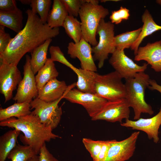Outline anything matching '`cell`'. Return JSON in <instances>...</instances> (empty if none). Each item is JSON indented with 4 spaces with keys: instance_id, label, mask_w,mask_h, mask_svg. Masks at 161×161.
<instances>
[{
    "instance_id": "4dcf8cb0",
    "label": "cell",
    "mask_w": 161,
    "mask_h": 161,
    "mask_svg": "<svg viewBox=\"0 0 161 161\" xmlns=\"http://www.w3.org/2000/svg\"><path fill=\"white\" fill-rule=\"evenodd\" d=\"M82 142L90 154L93 160L96 159L100 151L103 140H94L84 138L82 139Z\"/></svg>"
},
{
    "instance_id": "ab89813d",
    "label": "cell",
    "mask_w": 161,
    "mask_h": 161,
    "mask_svg": "<svg viewBox=\"0 0 161 161\" xmlns=\"http://www.w3.org/2000/svg\"><path fill=\"white\" fill-rule=\"evenodd\" d=\"M19 1L22 4H30L31 0H21Z\"/></svg>"
},
{
    "instance_id": "4316f807",
    "label": "cell",
    "mask_w": 161,
    "mask_h": 161,
    "mask_svg": "<svg viewBox=\"0 0 161 161\" xmlns=\"http://www.w3.org/2000/svg\"><path fill=\"white\" fill-rule=\"evenodd\" d=\"M66 32L74 43L78 42L82 37L81 23L74 17L68 15L63 26Z\"/></svg>"
},
{
    "instance_id": "cb8c5ba5",
    "label": "cell",
    "mask_w": 161,
    "mask_h": 161,
    "mask_svg": "<svg viewBox=\"0 0 161 161\" xmlns=\"http://www.w3.org/2000/svg\"><path fill=\"white\" fill-rule=\"evenodd\" d=\"M20 131L14 129L7 131L0 137V161H5L11 151L17 145Z\"/></svg>"
},
{
    "instance_id": "7c38bea8",
    "label": "cell",
    "mask_w": 161,
    "mask_h": 161,
    "mask_svg": "<svg viewBox=\"0 0 161 161\" xmlns=\"http://www.w3.org/2000/svg\"><path fill=\"white\" fill-rule=\"evenodd\" d=\"M139 131L133 132L127 138L117 141L113 140L104 161H126L133 155Z\"/></svg>"
},
{
    "instance_id": "f546056e",
    "label": "cell",
    "mask_w": 161,
    "mask_h": 161,
    "mask_svg": "<svg viewBox=\"0 0 161 161\" xmlns=\"http://www.w3.org/2000/svg\"><path fill=\"white\" fill-rule=\"evenodd\" d=\"M51 59L53 62H59L72 69L74 72L77 68L70 63L65 57L59 47L51 46L49 48Z\"/></svg>"
},
{
    "instance_id": "d590c367",
    "label": "cell",
    "mask_w": 161,
    "mask_h": 161,
    "mask_svg": "<svg viewBox=\"0 0 161 161\" xmlns=\"http://www.w3.org/2000/svg\"><path fill=\"white\" fill-rule=\"evenodd\" d=\"M112 141L113 140H103L100 151L97 158L93 161H104Z\"/></svg>"
},
{
    "instance_id": "30bf717a",
    "label": "cell",
    "mask_w": 161,
    "mask_h": 161,
    "mask_svg": "<svg viewBox=\"0 0 161 161\" xmlns=\"http://www.w3.org/2000/svg\"><path fill=\"white\" fill-rule=\"evenodd\" d=\"M130 106L125 98L107 101L99 112L91 118L94 121L104 120L122 123L124 119H129Z\"/></svg>"
},
{
    "instance_id": "d6986e66",
    "label": "cell",
    "mask_w": 161,
    "mask_h": 161,
    "mask_svg": "<svg viewBox=\"0 0 161 161\" xmlns=\"http://www.w3.org/2000/svg\"><path fill=\"white\" fill-rule=\"evenodd\" d=\"M23 13L17 7L12 10H0V25L8 28L16 33L23 29Z\"/></svg>"
},
{
    "instance_id": "f35d334b",
    "label": "cell",
    "mask_w": 161,
    "mask_h": 161,
    "mask_svg": "<svg viewBox=\"0 0 161 161\" xmlns=\"http://www.w3.org/2000/svg\"><path fill=\"white\" fill-rule=\"evenodd\" d=\"M86 2L95 5L99 4V1L97 0H85Z\"/></svg>"
},
{
    "instance_id": "e575fe53",
    "label": "cell",
    "mask_w": 161,
    "mask_h": 161,
    "mask_svg": "<svg viewBox=\"0 0 161 161\" xmlns=\"http://www.w3.org/2000/svg\"><path fill=\"white\" fill-rule=\"evenodd\" d=\"M39 161H59L50 153L45 143L40 149Z\"/></svg>"
},
{
    "instance_id": "b9f144b4",
    "label": "cell",
    "mask_w": 161,
    "mask_h": 161,
    "mask_svg": "<svg viewBox=\"0 0 161 161\" xmlns=\"http://www.w3.org/2000/svg\"><path fill=\"white\" fill-rule=\"evenodd\" d=\"M120 0H101L100 2H105L106 1H115V2H117L120 1Z\"/></svg>"
},
{
    "instance_id": "d4e9b609",
    "label": "cell",
    "mask_w": 161,
    "mask_h": 161,
    "mask_svg": "<svg viewBox=\"0 0 161 161\" xmlns=\"http://www.w3.org/2000/svg\"><path fill=\"white\" fill-rule=\"evenodd\" d=\"M30 103H15L6 108L0 109V121L12 117L18 118L31 114Z\"/></svg>"
},
{
    "instance_id": "7bdbcfd3",
    "label": "cell",
    "mask_w": 161,
    "mask_h": 161,
    "mask_svg": "<svg viewBox=\"0 0 161 161\" xmlns=\"http://www.w3.org/2000/svg\"><path fill=\"white\" fill-rule=\"evenodd\" d=\"M156 1L157 4L161 5V0H157Z\"/></svg>"
},
{
    "instance_id": "ac0fdd59",
    "label": "cell",
    "mask_w": 161,
    "mask_h": 161,
    "mask_svg": "<svg viewBox=\"0 0 161 161\" xmlns=\"http://www.w3.org/2000/svg\"><path fill=\"white\" fill-rule=\"evenodd\" d=\"M143 25L138 38L130 47L134 51V55L143 39L156 31L161 30V26L157 24L154 21L148 10L146 9L142 16Z\"/></svg>"
},
{
    "instance_id": "52a82bcc",
    "label": "cell",
    "mask_w": 161,
    "mask_h": 161,
    "mask_svg": "<svg viewBox=\"0 0 161 161\" xmlns=\"http://www.w3.org/2000/svg\"><path fill=\"white\" fill-rule=\"evenodd\" d=\"M63 97L49 102L36 97L30 103L31 109H34L31 113L37 117L41 123L53 130L57 127L61 120L62 110L58 104Z\"/></svg>"
},
{
    "instance_id": "277c9868",
    "label": "cell",
    "mask_w": 161,
    "mask_h": 161,
    "mask_svg": "<svg viewBox=\"0 0 161 161\" xmlns=\"http://www.w3.org/2000/svg\"><path fill=\"white\" fill-rule=\"evenodd\" d=\"M109 13L108 10L101 5L86 2L83 4L79 16L81 20L82 37L93 47L98 43L97 30L101 20Z\"/></svg>"
},
{
    "instance_id": "ba28073f",
    "label": "cell",
    "mask_w": 161,
    "mask_h": 161,
    "mask_svg": "<svg viewBox=\"0 0 161 161\" xmlns=\"http://www.w3.org/2000/svg\"><path fill=\"white\" fill-rule=\"evenodd\" d=\"M76 82L68 86L63 99L73 103L81 105L89 116L92 118L100 110L107 100L94 94L81 92L76 87Z\"/></svg>"
},
{
    "instance_id": "7a4b0ae2",
    "label": "cell",
    "mask_w": 161,
    "mask_h": 161,
    "mask_svg": "<svg viewBox=\"0 0 161 161\" xmlns=\"http://www.w3.org/2000/svg\"><path fill=\"white\" fill-rule=\"evenodd\" d=\"M0 126L7 127L22 132L20 139L25 145L30 146L39 154L46 142L61 138L54 134L52 130L41 123L37 117L31 113L18 118L12 117L0 121Z\"/></svg>"
},
{
    "instance_id": "83f0119b",
    "label": "cell",
    "mask_w": 161,
    "mask_h": 161,
    "mask_svg": "<svg viewBox=\"0 0 161 161\" xmlns=\"http://www.w3.org/2000/svg\"><path fill=\"white\" fill-rule=\"evenodd\" d=\"M38 154L30 146L18 144L10 153L7 158L11 161H28Z\"/></svg>"
},
{
    "instance_id": "5b68a950",
    "label": "cell",
    "mask_w": 161,
    "mask_h": 161,
    "mask_svg": "<svg viewBox=\"0 0 161 161\" xmlns=\"http://www.w3.org/2000/svg\"><path fill=\"white\" fill-rule=\"evenodd\" d=\"M122 79L115 71L103 75L98 74L94 84L95 94L107 101L125 98L126 89Z\"/></svg>"
},
{
    "instance_id": "8d00e7d4",
    "label": "cell",
    "mask_w": 161,
    "mask_h": 161,
    "mask_svg": "<svg viewBox=\"0 0 161 161\" xmlns=\"http://www.w3.org/2000/svg\"><path fill=\"white\" fill-rule=\"evenodd\" d=\"M17 7L16 2L15 0H0V10L10 11Z\"/></svg>"
},
{
    "instance_id": "2e32d148",
    "label": "cell",
    "mask_w": 161,
    "mask_h": 161,
    "mask_svg": "<svg viewBox=\"0 0 161 161\" xmlns=\"http://www.w3.org/2000/svg\"><path fill=\"white\" fill-rule=\"evenodd\" d=\"M135 55V61H145L155 71L161 72V41L139 47Z\"/></svg>"
},
{
    "instance_id": "44dd1931",
    "label": "cell",
    "mask_w": 161,
    "mask_h": 161,
    "mask_svg": "<svg viewBox=\"0 0 161 161\" xmlns=\"http://www.w3.org/2000/svg\"><path fill=\"white\" fill-rule=\"evenodd\" d=\"M68 15V13L61 0H54L52 9L48 15L47 24L52 28L63 26Z\"/></svg>"
},
{
    "instance_id": "603a6c76",
    "label": "cell",
    "mask_w": 161,
    "mask_h": 161,
    "mask_svg": "<svg viewBox=\"0 0 161 161\" xmlns=\"http://www.w3.org/2000/svg\"><path fill=\"white\" fill-rule=\"evenodd\" d=\"M58 75L59 72L55 68L54 62L50 58H48L44 65L35 76L38 92L49 81L56 78Z\"/></svg>"
},
{
    "instance_id": "484cf974",
    "label": "cell",
    "mask_w": 161,
    "mask_h": 161,
    "mask_svg": "<svg viewBox=\"0 0 161 161\" xmlns=\"http://www.w3.org/2000/svg\"><path fill=\"white\" fill-rule=\"evenodd\" d=\"M142 29L128 31L119 34L114 38V44L116 49L124 50L130 48L138 38Z\"/></svg>"
},
{
    "instance_id": "836d02e7",
    "label": "cell",
    "mask_w": 161,
    "mask_h": 161,
    "mask_svg": "<svg viewBox=\"0 0 161 161\" xmlns=\"http://www.w3.org/2000/svg\"><path fill=\"white\" fill-rule=\"evenodd\" d=\"M4 27L0 25V54L5 51L12 39L10 34L5 32Z\"/></svg>"
},
{
    "instance_id": "3957f363",
    "label": "cell",
    "mask_w": 161,
    "mask_h": 161,
    "mask_svg": "<svg viewBox=\"0 0 161 161\" xmlns=\"http://www.w3.org/2000/svg\"><path fill=\"white\" fill-rule=\"evenodd\" d=\"M150 77L144 72L137 73L133 78L125 80L126 99L130 107L134 111V119L140 118L142 113L151 115L154 112L145 100V92L149 86Z\"/></svg>"
},
{
    "instance_id": "e0dca14e",
    "label": "cell",
    "mask_w": 161,
    "mask_h": 161,
    "mask_svg": "<svg viewBox=\"0 0 161 161\" xmlns=\"http://www.w3.org/2000/svg\"><path fill=\"white\" fill-rule=\"evenodd\" d=\"M67 87L64 81L53 79L38 91L37 97L47 102L53 101L63 97Z\"/></svg>"
},
{
    "instance_id": "ffe728a7",
    "label": "cell",
    "mask_w": 161,
    "mask_h": 161,
    "mask_svg": "<svg viewBox=\"0 0 161 161\" xmlns=\"http://www.w3.org/2000/svg\"><path fill=\"white\" fill-rule=\"evenodd\" d=\"M75 72L78 77L77 89L83 92L95 94L94 84L98 73L81 68H77Z\"/></svg>"
},
{
    "instance_id": "9c48e42d",
    "label": "cell",
    "mask_w": 161,
    "mask_h": 161,
    "mask_svg": "<svg viewBox=\"0 0 161 161\" xmlns=\"http://www.w3.org/2000/svg\"><path fill=\"white\" fill-rule=\"evenodd\" d=\"M31 57L26 56L25 64L23 66L24 76L19 83L15 96L13 99L18 103H30L37 97L38 90L37 88L35 76L31 67Z\"/></svg>"
},
{
    "instance_id": "5bb4252c",
    "label": "cell",
    "mask_w": 161,
    "mask_h": 161,
    "mask_svg": "<svg viewBox=\"0 0 161 161\" xmlns=\"http://www.w3.org/2000/svg\"><path fill=\"white\" fill-rule=\"evenodd\" d=\"M121 126L131 128L133 130L145 132L150 140H153L157 143L159 141V130L161 125V107L159 112L152 117L140 118L135 121L127 119L124 122L120 123Z\"/></svg>"
},
{
    "instance_id": "74e56055",
    "label": "cell",
    "mask_w": 161,
    "mask_h": 161,
    "mask_svg": "<svg viewBox=\"0 0 161 161\" xmlns=\"http://www.w3.org/2000/svg\"><path fill=\"white\" fill-rule=\"evenodd\" d=\"M148 88L151 90H157L161 93V86L158 84L154 80L150 79Z\"/></svg>"
},
{
    "instance_id": "9a60e30c",
    "label": "cell",
    "mask_w": 161,
    "mask_h": 161,
    "mask_svg": "<svg viewBox=\"0 0 161 161\" xmlns=\"http://www.w3.org/2000/svg\"><path fill=\"white\" fill-rule=\"evenodd\" d=\"M90 44L82 38L78 43H69L67 53L73 59L77 58L80 63L81 68L96 72L97 69L92 55Z\"/></svg>"
},
{
    "instance_id": "d6a6232c",
    "label": "cell",
    "mask_w": 161,
    "mask_h": 161,
    "mask_svg": "<svg viewBox=\"0 0 161 161\" xmlns=\"http://www.w3.org/2000/svg\"><path fill=\"white\" fill-rule=\"evenodd\" d=\"M130 16L129 10L121 6L118 10L112 11L109 18L112 23L118 24L124 20H128Z\"/></svg>"
},
{
    "instance_id": "1f68e13d",
    "label": "cell",
    "mask_w": 161,
    "mask_h": 161,
    "mask_svg": "<svg viewBox=\"0 0 161 161\" xmlns=\"http://www.w3.org/2000/svg\"><path fill=\"white\" fill-rule=\"evenodd\" d=\"M64 6L68 15L77 17L81 7L85 0H61Z\"/></svg>"
},
{
    "instance_id": "60d3db41",
    "label": "cell",
    "mask_w": 161,
    "mask_h": 161,
    "mask_svg": "<svg viewBox=\"0 0 161 161\" xmlns=\"http://www.w3.org/2000/svg\"><path fill=\"white\" fill-rule=\"evenodd\" d=\"M28 161H39V156L37 155H35Z\"/></svg>"
},
{
    "instance_id": "7402d4cb",
    "label": "cell",
    "mask_w": 161,
    "mask_h": 161,
    "mask_svg": "<svg viewBox=\"0 0 161 161\" xmlns=\"http://www.w3.org/2000/svg\"><path fill=\"white\" fill-rule=\"evenodd\" d=\"M52 38L46 40L44 43L35 48L31 52L30 63L31 69L35 75L47 62V52Z\"/></svg>"
},
{
    "instance_id": "8fae6325",
    "label": "cell",
    "mask_w": 161,
    "mask_h": 161,
    "mask_svg": "<svg viewBox=\"0 0 161 161\" xmlns=\"http://www.w3.org/2000/svg\"><path fill=\"white\" fill-rule=\"evenodd\" d=\"M115 71L125 80L132 78L138 73L144 72L148 64L137 65L125 53L124 50L116 49L109 60Z\"/></svg>"
},
{
    "instance_id": "4fadbf2b",
    "label": "cell",
    "mask_w": 161,
    "mask_h": 161,
    "mask_svg": "<svg viewBox=\"0 0 161 161\" xmlns=\"http://www.w3.org/2000/svg\"><path fill=\"white\" fill-rule=\"evenodd\" d=\"M0 63V93L4 96L6 102L12 98L13 91L22 78L17 66Z\"/></svg>"
},
{
    "instance_id": "8992f818",
    "label": "cell",
    "mask_w": 161,
    "mask_h": 161,
    "mask_svg": "<svg viewBox=\"0 0 161 161\" xmlns=\"http://www.w3.org/2000/svg\"><path fill=\"white\" fill-rule=\"evenodd\" d=\"M114 25L111 21L106 22L102 19L97 27L96 33L99 39L97 44L92 47L93 58L94 61H98V66L101 68L109 54L116 50L114 44Z\"/></svg>"
},
{
    "instance_id": "6da1fadb",
    "label": "cell",
    "mask_w": 161,
    "mask_h": 161,
    "mask_svg": "<svg viewBox=\"0 0 161 161\" xmlns=\"http://www.w3.org/2000/svg\"><path fill=\"white\" fill-rule=\"evenodd\" d=\"M27 19L24 27L12 38L5 51L0 54V63L17 66L27 53L31 52L46 40L55 37L59 28H52L31 10L26 12Z\"/></svg>"
},
{
    "instance_id": "f1b7e54d",
    "label": "cell",
    "mask_w": 161,
    "mask_h": 161,
    "mask_svg": "<svg viewBox=\"0 0 161 161\" xmlns=\"http://www.w3.org/2000/svg\"><path fill=\"white\" fill-rule=\"evenodd\" d=\"M51 0H31L30 4L31 10L35 14L38 13L39 17L45 23L47 18L52 4Z\"/></svg>"
}]
</instances>
